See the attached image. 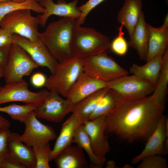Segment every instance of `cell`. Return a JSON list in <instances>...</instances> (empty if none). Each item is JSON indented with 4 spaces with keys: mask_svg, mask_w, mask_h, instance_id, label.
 <instances>
[{
    "mask_svg": "<svg viewBox=\"0 0 168 168\" xmlns=\"http://www.w3.org/2000/svg\"><path fill=\"white\" fill-rule=\"evenodd\" d=\"M164 106L152 95L137 100H124L105 118V132L129 143L147 140L163 115Z\"/></svg>",
    "mask_w": 168,
    "mask_h": 168,
    "instance_id": "obj_1",
    "label": "cell"
},
{
    "mask_svg": "<svg viewBox=\"0 0 168 168\" xmlns=\"http://www.w3.org/2000/svg\"><path fill=\"white\" fill-rule=\"evenodd\" d=\"M75 18L63 17L49 23L38 35L58 63L72 56L71 43L72 33L77 24Z\"/></svg>",
    "mask_w": 168,
    "mask_h": 168,
    "instance_id": "obj_2",
    "label": "cell"
},
{
    "mask_svg": "<svg viewBox=\"0 0 168 168\" xmlns=\"http://www.w3.org/2000/svg\"><path fill=\"white\" fill-rule=\"evenodd\" d=\"M76 24L73 30L71 43L72 56L84 58L110 49L109 37L94 28Z\"/></svg>",
    "mask_w": 168,
    "mask_h": 168,
    "instance_id": "obj_3",
    "label": "cell"
},
{
    "mask_svg": "<svg viewBox=\"0 0 168 168\" xmlns=\"http://www.w3.org/2000/svg\"><path fill=\"white\" fill-rule=\"evenodd\" d=\"M83 58L72 56L58 63L44 86L65 98L69 89L83 72Z\"/></svg>",
    "mask_w": 168,
    "mask_h": 168,
    "instance_id": "obj_4",
    "label": "cell"
},
{
    "mask_svg": "<svg viewBox=\"0 0 168 168\" xmlns=\"http://www.w3.org/2000/svg\"><path fill=\"white\" fill-rule=\"evenodd\" d=\"M83 72L96 79L108 82L128 75V72L106 52L83 58Z\"/></svg>",
    "mask_w": 168,
    "mask_h": 168,
    "instance_id": "obj_5",
    "label": "cell"
},
{
    "mask_svg": "<svg viewBox=\"0 0 168 168\" xmlns=\"http://www.w3.org/2000/svg\"><path fill=\"white\" fill-rule=\"evenodd\" d=\"M40 23V16H34L30 10L23 9L6 15L0 22V27L36 42L39 39L38 29Z\"/></svg>",
    "mask_w": 168,
    "mask_h": 168,
    "instance_id": "obj_6",
    "label": "cell"
},
{
    "mask_svg": "<svg viewBox=\"0 0 168 168\" xmlns=\"http://www.w3.org/2000/svg\"><path fill=\"white\" fill-rule=\"evenodd\" d=\"M39 67L23 49L14 43L11 45L3 77L6 84L18 81Z\"/></svg>",
    "mask_w": 168,
    "mask_h": 168,
    "instance_id": "obj_7",
    "label": "cell"
},
{
    "mask_svg": "<svg viewBox=\"0 0 168 168\" xmlns=\"http://www.w3.org/2000/svg\"><path fill=\"white\" fill-rule=\"evenodd\" d=\"M107 83L108 88L114 90L126 100L144 98L152 94L155 87L150 82L133 75L123 76Z\"/></svg>",
    "mask_w": 168,
    "mask_h": 168,
    "instance_id": "obj_8",
    "label": "cell"
},
{
    "mask_svg": "<svg viewBox=\"0 0 168 168\" xmlns=\"http://www.w3.org/2000/svg\"><path fill=\"white\" fill-rule=\"evenodd\" d=\"M25 80L6 84L0 89V104L11 102L19 101L37 106L47 98L49 91L45 89L34 92L28 88Z\"/></svg>",
    "mask_w": 168,
    "mask_h": 168,
    "instance_id": "obj_9",
    "label": "cell"
},
{
    "mask_svg": "<svg viewBox=\"0 0 168 168\" xmlns=\"http://www.w3.org/2000/svg\"><path fill=\"white\" fill-rule=\"evenodd\" d=\"M74 104L58 93L49 91L46 99L33 110L36 116L51 122L60 123L71 113Z\"/></svg>",
    "mask_w": 168,
    "mask_h": 168,
    "instance_id": "obj_10",
    "label": "cell"
},
{
    "mask_svg": "<svg viewBox=\"0 0 168 168\" xmlns=\"http://www.w3.org/2000/svg\"><path fill=\"white\" fill-rule=\"evenodd\" d=\"M24 123L25 128L20 135V139L23 143L31 147L44 145L56 138L54 128L39 121L33 111L29 113Z\"/></svg>",
    "mask_w": 168,
    "mask_h": 168,
    "instance_id": "obj_11",
    "label": "cell"
},
{
    "mask_svg": "<svg viewBox=\"0 0 168 168\" xmlns=\"http://www.w3.org/2000/svg\"><path fill=\"white\" fill-rule=\"evenodd\" d=\"M14 43L23 49L39 66L47 67L51 74L58 62L39 38L36 42L19 35L13 34Z\"/></svg>",
    "mask_w": 168,
    "mask_h": 168,
    "instance_id": "obj_12",
    "label": "cell"
},
{
    "mask_svg": "<svg viewBox=\"0 0 168 168\" xmlns=\"http://www.w3.org/2000/svg\"><path fill=\"white\" fill-rule=\"evenodd\" d=\"M168 136V119L163 115L159 121L153 132L147 139L145 147L141 152L131 160L135 164L144 157L150 155L166 154L164 147L166 140Z\"/></svg>",
    "mask_w": 168,
    "mask_h": 168,
    "instance_id": "obj_13",
    "label": "cell"
},
{
    "mask_svg": "<svg viewBox=\"0 0 168 168\" xmlns=\"http://www.w3.org/2000/svg\"><path fill=\"white\" fill-rule=\"evenodd\" d=\"M105 118H98L83 122L93 151L96 155L100 156H105L110 149L107 137L105 134Z\"/></svg>",
    "mask_w": 168,
    "mask_h": 168,
    "instance_id": "obj_14",
    "label": "cell"
},
{
    "mask_svg": "<svg viewBox=\"0 0 168 168\" xmlns=\"http://www.w3.org/2000/svg\"><path fill=\"white\" fill-rule=\"evenodd\" d=\"M106 88H108L107 82L83 72L69 89L65 98L75 104L87 96Z\"/></svg>",
    "mask_w": 168,
    "mask_h": 168,
    "instance_id": "obj_15",
    "label": "cell"
},
{
    "mask_svg": "<svg viewBox=\"0 0 168 168\" xmlns=\"http://www.w3.org/2000/svg\"><path fill=\"white\" fill-rule=\"evenodd\" d=\"M78 0H74L67 3L64 0H59L55 3L53 0H43L39 3L44 8L45 11L40 16V25L45 27L48 18L52 15L77 19L81 13L77 7Z\"/></svg>",
    "mask_w": 168,
    "mask_h": 168,
    "instance_id": "obj_16",
    "label": "cell"
},
{
    "mask_svg": "<svg viewBox=\"0 0 168 168\" xmlns=\"http://www.w3.org/2000/svg\"><path fill=\"white\" fill-rule=\"evenodd\" d=\"M148 37L146 61L160 54H163L168 44V15H166L163 24L155 27L147 23Z\"/></svg>",
    "mask_w": 168,
    "mask_h": 168,
    "instance_id": "obj_17",
    "label": "cell"
},
{
    "mask_svg": "<svg viewBox=\"0 0 168 168\" xmlns=\"http://www.w3.org/2000/svg\"><path fill=\"white\" fill-rule=\"evenodd\" d=\"M20 135L15 132L10 133L7 139L9 153L26 168H35L36 160L32 147L23 143Z\"/></svg>",
    "mask_w": 168,
    "mask_h": 168,
    "instance_id": "obj_18",
    "label": "cell"
},
{
    "mask_svg": "<svg viewBox=\"0 0 168 168\" xmlns=\"http://www.w3.org/2000/svg\"><path fill=\"white\" fill-rule=\"evenodd\" d=\"M83 123L78 117L72 114L64 122L50 154L49 161L53 160L57 155L71 145L77 128Z\"/></svg>",
    "mask_w": 168,
    "mask_h": 168,
    "instance_id": "obj_19",
    "label": "cell"
},
{
    "mask_svg": "<svg viewBox=\"0 0 168 168\" xmlns=\"http://www.w3.org/2000/svg\"><path fill=\"white\" fill-rule=\"evenodd\" d=\"M142 0H124L117 16L118 23L128 31L129 36L138 23L142 13Z\"/></svg>",
    "mask_w": 168,
    "mask_h": 168,
    "instance_id": "obj_20",
    "label": "cell"
},
{
    "mask_svg": "<svg viewBox=\"0 0 168 168\" xmlns=\"http://www.w3.org/2000/svg\"><path fill=\"white\" fill-rule=\"evenodd\" d=\"M83 149L77 144L71 145L57 155L54 160L58 168H85L89 166Z\"/></svg>",
    "mask_w": 168,
    "mask_h": 168,
    "instance_id": "obj_21",
    "label": "cell"
},
{
    "mask_svg": "<svg viewBox=\"0 0 168 168\" xmlns=\"http://www.w3.org/2000/svg\"><path fill=\"white\" fill-rule=\"evenodd\" d=\"M147 23L143 12L128 42V46L136 50L141 60H145L147 52L148 32Z\"/></svg>",
    "mask_w": 168,
    "mask_h": 168,
    "instance_id": "obj_22",
    "label": "cell"
},
{
    "mask_svg": "<svg viewBox=\"0 0 168 168\" xmlns=\"http://www.w3.org/2000/svg\"><path fill=\"white\" fill-rule=\"evenodd\" d=\"M163 54L158 55L147 61V63L142 65L133 63L130 68V72L156 86L162 67Z\"/></svg>",
    "mask_w": 168,
    "mask_h": 168,
    "instance_id": "obj_23",
    "label": "cell"
},
{
    "mask_svg": "<svg viewBox=\"0 0 168 168\" xmlns=\"http://www.w3.org/2000/svg\"><path fill=\"white\" fill-rule=\"evenodd\" d=\"M108 88L99 90L74 104L71 112L72 114L78 117L83 122L89 120L99 100Z\"/></svg>",
    "mask_w": 168,
    "mask_h": 168,
    "instance_id": "obj_24",
    "label": "cell"
},
{
    "mask_svg": "<svg viewBox=\"0 0 168 168\" xmlns=\"http://www.w3.org/2000/svg\"><path fill=\"white\" fill-rule=\"evenodd\" d=\"M72 142L80 146L86 151L89 158L91 167L93 168L102 167L106 161V159L105 156H97L94 152L83 123L77 128Z\"/></svg>",
    "mask_w": 168,
    "mask_h": 168,
    "instance_id": "obj_25",
    "label": "cell"
},
{
    "mask_svg": "<svg viewBox=\"0 0 168 168\" xmlns=\"http://www.w3.org/2000/svg\"><path fill=\"white\" fill-rule=\"evenodd\" d=\"M124 99L116 91L108 88L99 100L89 120L106 117L110 114Z\"/></svg>",
    "mask_w": 168,
    "mask_h": 168,
    "instance_id": "obj_26",
    "label": "cell"
},
{
    "mask_svg": "<svg viewBox=\"0 0 168 168\" xmlns=\"http://www.w3.org/2000/svg\"><path fill=\"white\" fill-rule=\"evenodd\" d=\"M28 9L39 13H43L45 9L36 0H26L23 2L7 0L0 2V22L8 13L20 9Z\"/></svg>",
    "mask_w": 168,
    "mask_h": 168,
    "instance_id": "obj_27",
    "label": "cell"
},
{
    "mask_svg": "<svg viewBox=\"0 0 168 168\" xmlns=\"http://www.w3.org/2000/svg\"><path fill=\"white\" fill-rule=\"evenodd\" d=\"M168 84V49L162 56V63L157 83L152 94L160 104L164 106Z\"/></svg>",
    "mask_w": 168,
    "mask_h": 168,
    "instance_id": "obj_28",
    "label": "cell"
},
{
    "mask_svg": "<svg viewBox=\"0 0 168 168\" xmlns=\"http://www.w3.org/2000/svg\"><path fill=\"white\" fill-rule=\"evenodd\" d=\"M36 106L30 104L21 105L13 104L4 107H0V112L7 113L13 120L24 122L29 113L33 111Z\"/></svg>",
    "mask_w": 168,
    "mask_h": 168,
    "instance_id": "obj_29",
    "label": "cell"
},
{
    "mask_svg": "<svg viewBox=\"0 0 168 168\" xmlns=\"http://www.w3.org/2000/svg\"><path fill=\"white\" fill-rule=\"evenodd\" d=\"M35 157V168H49V156L52 150L49 143L44 145L32 147Z\"/></svg>",
    "mask_w": 168,
    "mask_h": 168,
    "instance_id": "obj_30",
    "label": "cell"
},
{
    "mask_svg": "<svg viewBox=\"0 0 168 168\" xmlns=\"http://www.w3.org/2000/svg\"><path fill=\"white\" fill-rule=\"evenodd\" d=\"M123 26L121 24L118 28V34L111 42L110 48L117 55L123 56L127 53L128 47V42L124 37L123 31Z\"/></svg>",
    "mask_w": 168,
    "mask_h": 168,
    "instance_id": "obj_31",
    "label": "cell"
},
{
    "mask_svg": "<svg viewBox=\"0 0 168 168\" xmlns=\"http://www.w3.org/2000/svg\"><path fill=\"white\" fill-rule=\"evenodd\" d=\"M137 168H167L168 167L166 159L162 155H152L143 158Z\"/></svg>",
    "mask_w": 168,
    "mask_h": 168,
    "instance_id": "obj_32",
    "label": "cell"
},
{
    "mask_svg": "<svg viewBox=\"0 0 168 168\" xmlns=\"http://www.w3.org/2000/svg\"><path fill=\"white\" fill-rule=\"evenodd\" d=\"M105 0H88L85 4L77 7L78 9L81 13L80 17L77 20V24L79 25L83 24L90 12Z\"/></svg>",
    "mask_w": 168,
    "mask_h": 168,
    "instance_id": "obj_33",
    "label": "cell"
},
{
    "mask_svg": "<svg viewBox=\"0 0 168 168\" xmlns=\"http://www.w3.org/2000/svg\"><path fill=\"white\" fill-rule=\"evenodd\" d=\"M10 132L9 128L0 129V166L4 158L9 154L7 139Z\"/></svg>",
    "mask_w": 168,
    "mask_h": 168,
    "instance_id": "obj_34",
    "label": "cell"
},
{
    "mask_svg": "<svg viewBox=\"0 0 168 168\" xmlns=\"http://www.w3.org/2000/svg\"><path fill=\"white\" fill-rule=\"evenodd\" d=\"M14 43L13 34L4 28L0 27V48Z\"/></svg>",
    "mask_w": 168,
    "mask_h": 168,
    "instance_id": "obj_35",
    "label": "cell"
},
{
    "mask_svg": "<svg viewBox=\"0 0 168 168\" xmlns=\"http://www.w3.org/2000/svg\"><path fill=\"white\" fill-rule=\"evenodd\" d=\"M14 156L9 154L4 158L0 166V168H26Z\"/></svg>",
    "mask_w": 168,
    "mask_h": 168,
    "instance_id": "obj_36",
    "label": "cell"
},
{
    "mask_svg": "<svg viewBox=\"0 0 168 168\" xmlns=\"http://www.w3.org/2000/svg\"><path fill=\"white\" fill-rule=\"evenodd\" d=\"M47 79L43 73L36 72L32 76L31 82L34 86L39 88L44 86Z\"/></svg>",
    "mask_w": 168,
    "mask_h": 168,
    "instance_id": "obj_37",
    "label": "cell"
},
{
    "mask_svg": "<svg viewBox=\"0 0 168 168\" xmlns=\"http://www.w3.org/2000/svg\"><path fill=\"white\" fill-rule=\"evenodd\" d=\"M11 45L0 48V66L4 67L7 64Z\"/></svg>",
    "mask_w": 168,
    "mask_h": 168,
    "instance_id": "obj_38",
    "label": "cell"
},
{
    "mask_svg": "<svg viewBox=\"0 0 168 168\" xmlns=\"http://www.w3.org/2000/svg\"><path fill=\"white\" fill-rule=\"evenodd\" d=\"M11 124L9 121L5 118L0 115V129L3 128H9Z\"/></svg>",
    "mask_w": 168,
    "mask_h": 168,
    "instance_id": "obj_39",
    "label": "cell"
},
{
    "mask_svg": "<svg viewBox=\"0 0 168 168\" xmlns=\"http://www.w3.org/2000/svg\"><path fill=\"white\" fill-rule=\"evenodd\" d=\"M115 167V164L113 160H110L106 162V168H113Z\"/></svg>",
    "mask_w": 168,
    "mask_h": 168,
    "instance_id": "obj_40",
    "label": "cell"
},
{
    "mask_svg": "<svg viewBox=\"0 0 168 168\" xmlns=\"http://www.w3.org/2000/svg\"><path fill=\"white\" fill-rule=\"evenodd\" d=\"M4 67L0 66V80L3 77V70ZM2 86L0 85V89L2 88Z\"/></svg>",
    "mask_w": 168,
    "mask_h": 168,
    "instance_id": "obj_41",
    "label": "cell"
},
{
    "mask_svg": "<svg viewBox=\"0 0 168 168\" xmlns=\"http://www.w3.org/2000/svg\"><path fill=\"white\" fill-rule=\"evenodd\" d=\"M7 0H12V1H14L18 2H23L26 1V0H0V2L2 1H7Z\"/></svg>",
    "mask_w": 168,
    "mask_h": 168,
    "instance_id": "obj_42",
    "label": "cell"
},
{
    "mask_svg": "<svg viewBox=\"0 0 168 168\" xmlns=\"http://www.w3.org/2000/svg\"><path fill=\"white\" fill-rule=\"evenodd\" d=\"M37 2H41L43 0H36Z\"/></svg>",
    "mask_w": 168,
    "mask_h": 168,
    "instance_id": "obj_43",
    "label": "cell"
}]
</instances>
